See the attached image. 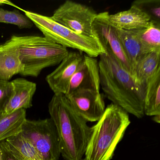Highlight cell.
<instances>
[{
    "label": "cell",
    "mask_w": 160,
    "mask_h": 160,
    "mask_svg": "<svg viewBox=\"0 0 160 160\" xmlns=\"http://www.w3.org/2000/svg\"><path fill=\"white\" fill-rule=\"evenodd\" d=\"M114 28L129 62L133 76L134 68L136 64L147 53L144 51L132 31L124 30Z\"/></svg>",
    "instance_id": "obj_15"
},
{
    "label": "cell",
    "mask_w": 160,
    "mask_h": 160,
    "mask_svg": "<svg viewBox=\"0 0 160 160\" xmlns=\"http://www.w3.org/2000/svg\"><path fill=\"white\" fill-rule=\"evenodd\" d=\"M4 5L14 6V7H17L18 9H20V8L18 7L14 3H13L12 2L10 1H7V0H0V6H2V5Z\"/></svg>",
    "instance_id": "obj_25"
},
{
    "label": "cell",
    "mask_w": 160,
    "mask_h": 160,
    "mask_svg": "<svg viewBox=\"0 0 160 160\" xmlns=\"http://www.w3.org/2000/svg\"><path fill=\"white\" fill-rule=\"evenodd\" d=\"M99 62L96 58L84 55L83 61L71 79L67 93L79 90L100 92Z\"/></svg>",
    "instance_id": "obj_11"
},
{
    "label": "cell",
    "mask_w": 160,
    "mask_h": 160,
    "mask_svg": "<svg viewBox=\"0 0 160 160\" xmlns=\"http://www.w3.org/2000/svg\"><path fill=\"white\" fill-rule=\"evenodd\" d=\"M132 4L143 10L150 17L151 21L160 23V0H137Z\"/></svg>",
    "instance_id": "obj_22"
},
{
    "label": "cell",
    "mask_w": 160,
    "mask_h": 160,
    "mask_svg": "<svg viewBox=\"0 0 160 160\" xmlns=\"http://www.w3.org/2000/svg\"><path fill=\"white\" fill-rule=\"evenodd\" d=\"M109 23L116 28L132 31L148 27L151 22L150 17L143 10L133 4L128 10L117 13L108 14Z\"/></svg>",
    "instance_id": "obj_14"
},
{
    "label": "cell",
    "mask_w": 160,
    "mask_h": 160,
    "mask_svg": "<svg viewBox=\"0 0 160 160\" xmlns=\"http://www.w3.org/2000/svg\"><path fill=\"white\" fill-rule=\"evenodd\" d=\"M160 68V52L145 54L138 61L133 70V77L144 87L146 82Z\"/></svg>",
    "instance_id": "obj_17"
},
{
    "label": "cell",
    "mask_w": 160,
    "mask_h": 160,
    "mask_svg": "<svg viewBox=\"0 0 160 160\" xmlns=\"http://www.w3.org/2000/svg\"><path fill=\"white\" fill-rule=\"evenodd\" d=\"M152 120L154 122L159 123L160 122V115L153 116Z\"/></svg>",
    "instance_id": "obj_27"
},
{
    "label": "cell",
    "mask_w": 160,
    "mask_h": 160,
    "mask_svg": "<svg viewBox=\"0 0 160 160\" xmlns=\"http://www.w3.org/2000/svg\"><path fill=\"white\" fill-rule=\"evenodd\" d=\"M25 15L43 34L44 37L66 48L76 49L90 57H99L102 50L97 40L78 34L47 16L31 11L22 10Z\"/></svg>",
    "instance_id": "obj_5"
},
{
    "label": "cell",
    "mask_w": 160,
    "mask_h": 160,
    "mask_svg": "<svg viewBox=\"0 0 160 160\" xmlns=\"http://www.w3.org/2000/svg\"><path fill=\"white\" fill-rule=\"evenodd\" d=\"M97 14L91 7L67 0L54 11L51 17L78 34L94 38L92 25Z\"/></svg>",
    "instance_id": "obj_7"
},
{
    "label": "cell",
    "mask_w": 160,
    "mask_h": 160,
    "mask_svg": "<svg viewBox=\"0 0 160 160\" xmlns=\"http://www.w3.org/2000/svg\"><path fill=\"white\" fill-rule=\"evenodd\" d=\"M132 31L146 53L160 52V23L151 21L146 28Z\"/></svg>",
    "instance_id": "obj_18"
},
{
    "label": "cell",
    "mask_w": 160,
    "mask_h": 160,
    "mask_svg": "<svg viewBox=\"0 0 160 160\" xmlns=\"http://www.w3.org/2000/svg\"><path fill=\"white\" fill-rule=\"evenodd\" d=\"M81 160H86V158H82V159H81Z\"/></svg>",
    "instance_id": "obj_29"
},
{
    "label": "cell",
    "mask_w": 160,
    "mask_h": 160,
    "mask_svg": "<svg viewBox=\"0 0 160 160\" xmlns=\"http://www.w3.org/2000/svg\"><path fill=\"white\" fill-rule=\"evenodd\" d=\"M99 57L100 86L107 98L128 114L142 118L144 87L112 55L103 53Z\"/></svg>",
    "instance_id": "obj_1"
},
{
    "label": "cell",
    "mask_w": 160,
    "mask_h": 160,
    "mask_svg": "<svg viewBox=\"0 0 160 160\" xmlns=\"http://www.w3.org/2000/svg\"><path fill=\"white\" fill-rule=\"evenodd\" d=\"M24 70L18 46L11 37L0 45V80L9 81Z\"/></svg>",
    "instance_id": "obj_13"
},
{
    "label": "cell",
    "mask_w": 160,
    "mask_h": 160,
    "mask_svg": "<svg viewBox=\"0 0 160 160\" xmlns=\"http://www.w3.org/2000/svg\"><path fill=\"white\" fill-rule=\"evenodd\" d=\"M13 92L14 87L11 81L0 80V115Z\"/></svg>",
    "instance_id": "obj_23"
},
{
    "label": "cell",
    "mask_w": 160,
    "mask_h": 160,
    "mask_svg": "<svg viewBox=\"0 0 160 160\" xmlns=\"http://www.w3.org/2000/svg\"><path fill=\"white\" fill-rule=\"evenodd\" d=\"M0 23L11 24L20 29H29L33 23L25 14L17 10L9 11L0 8Z\"/></svg>",
    "instance_id": "obj_21"
},
{
    "label": "cell",
    "mask_w": 160,
    "mask_h": 160,
    "mask_svg": "<svg viewBox=\"0 0 160 160\" xmlns=\"http://www.w3.org/2000/svg\"><path fill=\"white\" fill-rule=\"evenodd\" d=\"M131 120L128 113L111 103L91 127L85 155L87 160H111Z\"/></svg>",
    "instance_id": "obj_3"
},
{
    "label": "cell",
    "mask_w": 160,
    "mask_h": 160,
    "mask_svg": "<svg viewBox=\"0 0 160 160\" xmlns=\"http://www.w3.org/2000/svg\"><path fill=\"white\" fill-rule=\"evenodd\" d=\"M4 142H5V144H6V146H7V147H8V148L9 149V150H10V151H11V152H12V153H13V154H14V155H15V156H16V157H17V158H18V159L19 160H24V159H23V158H22V157H21V156H20V155H19V154H18V153H17L16 152H15L13 150H12L11 149H10V148H9V147H8V145L6 144V143H5V141H4Z\"/></svg>",
    "instance_id": "obj_26"
},
{
    "label": "cell",
    "mask_w": 160,
    "mask_h": 160,
    "mask_svg": "<svg viewBox=\"0 0 160 160\" xmlns=\"http://www.w3.org/2000/svg\"><path fill=\"white\" fill-rule=\"evenodd\" d=\"M26 119V110L24 109L0 116V143L21 132Z\"/></svg>",
    "instance_id": "obj_19"
},
{
    "label": "cell",
    "mask_w": 160,
    "mask_h": 160,
    "mask_svg": "<svg viewBox=\"0 0 160 160\" xmlns=\"http://www.w3.org/2000/svg\"><path fill=\"white\" fill-rule=\"evenodd\" d=\"M82 52L71 51L58 67L46 78L54 94H66L71 79L80 67L84 58Z\"/></svg>",
    "instance_id": "obj_10"
},
{
    "label": "cell",
    "mask_w": 160,
    "mask_h": 160,
    "mask_svg": "<svg viewBox=\"0 0 160 160\" xmlns=\"http://www.w3.org/2000/svg\"><path fill=\"white\" fill-rule=\"evenodd\" d=\"M9 148L25 160H43L34 147L19 133L5 140Z\"/></svg>",
    "instance_id": "obj_20"
},
{
    "label": "cell",
    "mask_w": 160,
    "mask_h": 160,
    "mask_svg": "<svg viewBox=\"0 0 160 160\" xmlns=\"http://www.w3.org/2000/svg\"><path fill=\"white\" fill-rule=\"evenodd\" d=\"M108 13L105 12L97 14L92 23L93 36L100 45L103 53L112 55L120 65L133 76L131 66L116 34L115 28L108 20Z\"/></svg>",
    "instance_id": "obj_8"
},
{
    "label": "cell",
    "mask_w": 160,
    "mask_h": 160,
    "mask_svg": "<svg viewBox=\"0 0 160 160\" xmlns=\"http://www.w3.org/2000/svg\"><path fill=\"white\" fill-rule=\"evenodd\" d=\"M0 147L2 150L3 160H19L9 150L4 141L0 143Z\"/></svg>",
    "instance_id": "obj_24"
},
{
    "label": "cell",
    "mask_w": 160,
    "mask_h": 160,
    "mask_svg": "<svg viewBox=\"0 0 160 160\" xmlns=\"http://www.w3.org/2000/svg\"><path fill=\"white\" fill-rule=\"evenodd\" d=\"M11 38L18 46L24 65L22 76L37 77L44 69L59 64L69 53L66 48L42 36L13 35Z\"/></svg>",
    "instance_id": "obj_4"
},
{
    "label": "cell",
    "mask_w": 160,
    "mask_h": 160,
    "mask_svg": "<svg viewBox=\"0 0 160 160\" xmlns=\"http://www.w3.org/2000/svg\"><path fill=\"white\" fill-rule=\"evenodd\" d=\"M11 82L13 86L14 92L0 116L9 115L32 106V98L37 89L36 83L23 78H17Z\"/></svg>",
    "instance_id": "obj_12"
},
{
    "label": "cell",
    "mask_w": 160,
    "mask_h": 160,
    "mask_svg": "<svg viewBox=\"0 0 160 160\" xmlns=\"http://www.w3.org/2000/svg\"><path fill=\"white\" fill-rule=\"evenodd\" d=\"M65 95L76 112L87 122H97L105 110L100 92L79 90Z\"/></svg>",
    "instance_id": "obj_9"
},
{
    "label": "cell",
    "mask_w": 160,
    "mask_h": 160,
    "mask_svg": "<svg viewBox=\"0 0 160 160\" xmlns=\"http://www.w3.org/2000/svg\"><path fill=\"white\" fill-rule=\"evenodd\" d=\"M48 112L58 132L63 159L81 160L85 155L91 127L76 112L65 94H54L48 104Z\"/></svg>",
    "instance_id": "obj_2"
},
{
    "label": "cell",
    "mask_w": 160,
    "mask_h": 160,
    "mask_svg": "<svg viewBox=\"0 0 160 160\" xmlns=\"http://www.w3.org/2000/svg\"><path fill=\"white\" fill-rule=\"evenodd\" d=\"M43 160H59L60 143L56 127L50 118L39 120L27 119L21 131Z\"/></svg>",
    "instance_id": "obj_6"
},
{
    "label": "cell",
    "mask_w": 160,
    "mask_h": 160,
    "mask_svg": "<svg viewBox=\"0 0 160 160\" xmlns=\"http://www.w3.org/2000/svg\"><path fill=\"white\" fill-rule=\"evenodd\" d=\"M0 160H3V153L1 147H0Z\"/></svg>",
    "instance_id": "obj_28"
},
{
    "label": "cell",
    "mask_w": 160,
    "mask_h": 160,
    "mask_svg": "<svg viewBox=\"0 0 160 160\" xmlns=\"http://www.w3.org/2000/svg\"><path fill=\"white\" fill-rule=\"evenodd\" d=\"M144 115H160V68L145 84Z\"/></svg>",
    "instance_id": "obj_16"
}]
</instances>
